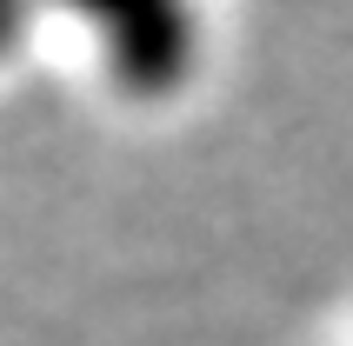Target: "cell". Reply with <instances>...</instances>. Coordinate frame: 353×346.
Wrapping results in <instances>:
<instances>
[{"instance_id": "obj_1", "label": "cell", "mask_w": 353, "mask_h": 346, "mask_svg": "<svg viewBox=\"0 0 353 346\" xmlns=\"http://www.w3.org/2000/svg\"><path fill=\"white\" fill-rule=\"evenodd\" d=\"M100 47V67L120 94L167 100L200 60V0H54Z\"/></svg>"}, {"instance_id": "obj_2", "label": "cell", "mask_w": 353, "mask_h": 346, "mask_svg": "<svg viewBox=\"0 0 353 346\" xmlns=\"http://www.w3.org/2000/svg\"><path fill=\"white\" fill-rule=\"evenodd\" d=\"M34 14H40V0H0V60L34 34Z\"/></svg>"}]
</instances>
